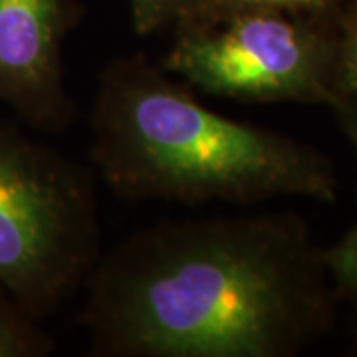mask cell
<instances>
[{"instance_id":"1","label":"cell","mask_w":357,"mask_h":357,"mask_svg":"<svg viewBox=\"0 0 357 357\" xmlns=\"http://www.w3.org/2000/svg\"><path fill=\"white\" fill-rule=\"evenodd\" d=\"M324 270L288 218L159 220L100 256L77 319L93 356H284L328 316Z\"/></svg>"},{"instance_id":"6","label":"cell","mask_w":357,"mask_h":357,"mask_svg":"<svg viewBox=\"0 0 357 357\" xmlns=\"http://www.w3.org/2000/svg\"><path fill=\"white\" fill-rule=\"evenodd\" d=\"M56 342L42 321L28 316L4 286H0V357H46Z\"/></svg>"},{"instance_id":"4","label":"cell","mask_w":357,"mask_h":357,"mask_svg":"<svg viewBox=\"0 0 357 357\" xmlns=\"http://www.w3.org/2000/svg\"><path fill=\"white\" fill-rule=\"evenodd\" d=\"M173 32L161 66L208 96L337 102L335 44L294 14L250 8Z\"/></svg>"},{"instance_id":"8","label":"cell","mask_w":357,"mask_h":357,"mask_svg":"<svg viewBox=\"0 0 357 357\" xmlns=\"http://www.w3.org/2000/svg\"><path fill=\"white\" fill-rule=\"evenodd\" d=\"M183 0H129L133 28L141 36H151L177 22Z\"/></svg>"},{"instance_id":"5","label":"cell","mask_w":357,"mask_h":357,"mask_svg":"<svg viewBox=\"0 0 357 357\" xmlns=\"http://www.w3.org/2000/svg\"><path fill=\"white\" fill-rule=\"evenodd\" d=\"M79 22L74 0H0V103L42 133L74 126L64 46Z\"/></svg>"},{"instance_id":"9","label":"cell","mask_w":357,"mask_h":357,"mask_svg":"<svg viewBox=\"0 0 357 357\" xmlns=\"http://www.w3.org/2000/svg\"><path fill=\"white\" fill-rule=\"evenodd\" d=\"M321 260L342 290L357 294V229L351 230L332 250L321 255Z\"/></svg>"},{"instance_id":"3","label":"cell","mask_w":357,"mask_h":357,"mask_svg":"<svg viewBox=\"0 0 357 357\" xmlns=\"http://www.w3.org/2000/svg\"><path fill=\"white\" fill-rule=\"evenodd\" d=\"M100 256L88 169L0 119V286L44 321L84 288Z\"/></svg>"},{"instance_id":"10","label":"cell","mask_w":357,"mask_h":357,"mask_svg":"<svg viewBox=\"0 0 357 357\" xmlns=\"http://www.w3.org/2000/svg\"><path fill=\"white\" fill-rule=\"evenodd\" d=\"M335 88L337 102L344 96H357V18L347 24L342 42L335 44Z\"/></svg>"},{"instance_id":"11","label":"cell","mask_w":357,"mask_h":357,"mask_svg":"<svg viewBox=\"0 0 357 357\" xmlns=\"http://www.w3.org/2000/svg\"><path fill=\"white\" fill-rule=\"evenodd\" d=\"M347 112H351V114H349V129H351V135H354V139H356L357 145V105H351Z\"/></svg>"},{"instance_id":"2","label":"cell","mask_w":357,"mask_h":357,"mask_svg":"<svg viewBox=\"0 0 357 357\" xmlns=\"http://www.w3.org/2000/svg\"><path fill=\"white\" fill-rule=\"evenodd\" d=\"M89 157L123 201L255 204L278 195L332 199L328 163L304 145L206 107L149 58L103 68Z\"/></svg>"},{"instance_id":"7","label":"cell","mask_w":357,"mask_h":357,"mask_svg":"<svg viewBox=\"0 0 357 357\" xmlns=\"http://www.w3.org/2000/svg\"><path fill=\"white\" fill-rule=\"evenodd\" d=\"M330 0H183L181 13H178L177 26L201 24L213 22L222 16L250 8H266V10H282V13H298L310 10L328 4Z\"/></svg>"}]
</instances>
